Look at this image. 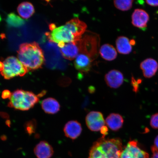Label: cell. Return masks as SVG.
I'll return each mask as SVG.
<instances>
[{"instance_id": "1", "label": "cell", "mask_w": 158, "mask_h": 158, "mask_svg": "<svg viewBox=\"0 0 158 158\" xmlns=\"http://www.w3.org/2000/svg\"><path fill=\"white\" fill-rule=\"evenodd\" d=\"M123 149L119 138L109 139L102 137L91 148L88 158H119Z\"/></svg>"}, {"instance_id": "2", "label": "cell", "mask_w": 158, "mask_h": 158, "mask_svg": "<svg viewBox=\"0 0 158 158\" xmlns=\"http://www.w3.org/2000/svg\"><path fill=\"white\" fill-rule=\"evenodd\" d=\"M17 52L19 60L28 71L40 68L44 64L43 51L36 42L21 44Z\"/></svg>"}, {"instance_id": "3", "label": "cell", "mask_w": 158, "mask_h": 158, "mask_svg": "<svg viewBox=\"0 0 158 158\" xmlns=\"http://www.w3.org/2000/svg\"><path fill=\"white\" fill-rule=\"evenodd\" d=\"M9 99V107L23 111L32 108L39 100L38 97L32 92L22 89L15 90Z\"/></svg>"}, {"instance_id": "4", "label": "cell", "mask_w": 158, "mask_h": 158, "mask_svg": "<svg viewBox=\"0 0 158 158\" xmlns=\"http://www.w3.org/2000/svg\"><path fill=\"white\" fill-rule=\"evenodd\" d=\"M3 62L4 69L1 73L6 80L15 77L24 76L28 71L19 59L15 56L8 57Z\"/></svg>"}, {"instance_id": "5", "label": "cell", "mask_w": 158, "mask_h": 158, "mask_svg": "<svg viewBox=\"0 0 158 158\" xmlns=\"http://www.w3.org/2000/svg\"><path fill=\"white\" fill-rule=\"evenodd\" d=\"M48 35V38L53 42L69 43L77 41L70 30L66 25L62 26L51 31Z\"/></svg>"}, {"instance_id": "6", "label": "cell", "mask_w": 158, "mask_h": 158, "mask_svg": "<svg viewBox=\"0 0 158 158\" xmlns=\"http://www.w3.org/2000/svg\"><path fill=\"white\" fill-rule=\"evenodd\" d=\"M119 158H149V155L142 149L138 142L130 141L123 149Z\"/></svg>"}, {"instance_id": "7", "label": "cell", "mask_w": 158, "mask_h": 158, "mask_svg": "<svg viewBox=\"0 0 158 158\" xmlns=\"http://www.w3.org/2000/svg\"><path fill=\"white\" fill-rule=\"evenodd\" d=\"M85 121L89 129L94 132L100 131L106 123L103 114L98 111H92L89 113L86 116Z\"/></svg>"}, {"instance_id": "8", "label": "cell", "mask_w": 158, "mask_h": 158, "mask_svg": "<svg viewBox=\"0 0 158 158\" xmlns=\"http://www.w3.org/2000/svg\"><path fill=\"white\" fill-rule=\"evenodd\" d=\"M81 40L67 43L64 47L60 48L63 57L68 60H72L76 59L81 51Z\"/></svg>"}, {"instance_id": "9", "label": "cell", "mask_w": 158, "mask_h": 158, "mask_svg": "<svg viewBox=\"0 0 158 158\" xmlns=\"http://www.w3.org/2000/svg\"><path fill=\"white\" fill-rule=\"evenodd\" d=\"M65 25L70 30L77 41L80 40L87 28L86 23L78 18L70 20Z\"/></svg>"}, {"instance_id": "10", "label": "cell", "mask_w": 158, "mask_h": 158, "mask_svg": "<svg viewBox=\"0 0 158 158\" xmlns=\"http://www.w3.org/2000/svg\"><path fill=\"white\" fill-rule=\"evenodd\" d=\"M105 80L106 84L110 88L116 89L123 84L124 77L120 71L113 70H110L106 75Z\"/></svg>"}, {"instance_id": "11", "label": "cell", "mask_w": 158, "mask_h": 158, "mask_svg": "<svg viewBox=\"0 0 158 158\" xmlns=\"http://www.w3.org/2000/svg\"><path fill=\"white\" fill-rule=\"evenodd\" d=\"M149 19V15L145 10L136 9L132 15V23L134 26L144 29L147 27Z\"/></svg>"}, {"instance_id": "12", "label": "cell", "mask_w": 158, "mask_h": 158, "mask_svg": "<svg viewBox=\"0 0 158 158\" xmlns=\"http://www.w3.org/2000/svg\"><path fill=\"white\" fill-rule=\"evenodd\" d=\"M34 152L37 158H51L54 153L52 146L46 141L40 142L35 146Z\"/></svg>"}, {"instance_id": "13", "label": "cell", "mask_w": 158, "mask_h": 158, "mask_svg": "<svg viewBox=\"0 0 158 158\" xmlns=\"http://www.w3.org/2000/svg\"><path fill=\"white\" fill-rule=\"evenodd\" d=\"M65 136L72 139H75L81 135L82 128L81 124L76 120H71L67 123L64 129Z\"/></svg>"}, {"instance_id": "14", "label": "cell", "mask_w": 158, "mask_h": 158, "mask_svg": "<svg viewBox=\"0 0 158 158\" xmlns=\"http://www.w3.org/2000/svg\"><path fill=\"white\" fill-rule=\"evenodd\" d=\"M92 60L89 55L84 53H80L75 59V68L80 72H88L90 70Z\"/></svg>"}, {"instance_id": "15", "label": "cell", "mask_w": 158, "mask_h": 158, "mask_svg": "<svg viewBox=\"0 0 158 158\" xmlns=\"http://www.w3.org/2000/svg\"><path fill=\"white\" fill-rule=\"evenodd\" d=\"M140 68L143 70V76L145 78H150L156 73L158 69L157 62L153 59H145L140 64Z\"/></svg>"}, {"instance_id": "16", "label": "cell", "mask_w": 158, "mask_h": 158, "mask_svg": "<svg viewBox=\"0 0 158 158\" xmlns=\"http://www.w3.org/2000/svg\"><path fill=\"white\" fill-rule=\"evenodd\" d=\"M41 106L44 112L48 114L58 113L60 108V105L58 101L52 98L45 99L41 102Z\"/></svg>"}, {"instance_id": "17", "label": "cell", "mask_w": 158, "mask_h": 158, "mask_svg": "<svg viewBox=\"0 0 158 158\" xmlns=\"http://www.w3.org/2000/svg\"><path fill=\"white\" fill-rule=\"evenodd\" d=\"M124 120L120 114L116 113L110 114L106 120V123L108 127L112 130L116 131L123 126Z\"/></svg>"}, {"instance_id": "18", "label": "cell", "mask_w": 158, "mask_h": 158, "mask_svg": "<svg viewBox=\"0 0 158 158\" xmlns=\"http://www.w3.org/2000/svg\"><path fill=\"white\" fill-rule=\"evenodd\" d=\"M116 46L120 54H128L131 52L132 48L129 39L126 37H118L116 40Z\"/></svg>"}, {"instance_id": "19", "label": "cell", "mask_w": 158, "mask_h": 158, "mask_svg": "<svg viewBox=\"0 0 158 158\" xmlns=\"http://www.w3.org/2000/svg\"><path fill=\"white\" fill-rule=\"evenodd\" d=\"M100 53L102 58L108 61L113 60L117 56V53L115 49L109 44L102 45L100 48Z\"/></svg>"}, {"instance_id": "20", "label": "cell", "mask_w": 158, "mask_h": 158, "mask_svg": "<svg viewBox=\"0 0 158 158\" xmlns=\"http://www.w3.org/2000/svg\"><path fill=\"white\" fill-rule=\"evenodd\" d=\"M17 11L22 18L27 19L30 18L34 13L35 9L31 3L24 2L19 6L17 8Z\"/></svg>"}, {"instance_id": "21", "label": "cell", "mask_w": 158, "mask_h": 158, "mask_svg": "<svg viewBox=\"0 0 158 158\" xmlns=\"http://www.w3.org/2000/svg\"><path fill=\"white\" fill-rule=\"evenodd\" d=\"M6 22L9 26L13 27H20L24 23V20L13 13L8 15Z\"/></svg>"}, {"instance_id": "22", "label": "cell", "mask_w": 158, "mask_h": 158, "mask_svg": "<svg viewBox=\"0 0 158 158\" xmlns=\"http://www.w3.org/2000/svg\"><path fill=\"white\" fill-rule=\"evenodd\" d=\"M114 4L115 7L120 10L126 11L130 10L132 7L133 1H114Z\"/></svg>"}, {"instance_id": "23", "label": "cell", "mask_w": 158, "mask_h": 158, "mask_svg": "<svg viewBox=\"0 0 158 158\" xmlns=\"http://www.w3.org/2000/svg\"><path fill=\"white\" fill-rule=\"evenodd\" d=\"M36 120L34 119L29 120L25 123L24 127L26 133L29 135H32L35 133L37 128Z\"/></svg>"}, {"instance_id": "24", "label": "cell", "mask_w": 158, "mask_h": 158, "mask_svg": "<svg viewBox=\"0 0 158 158\" xmlns=\"http://www.w3.org/2000/svg\"><path fill=\"white\" fill-rule=\"evenodd\" d=\"M150 124L154 129H158V113L152 116Z\"/></svg>"}, {"instance_id": "25", "label": "cell", "mask_w": 158, "mask_h": 158, "mask_svg": "<svg viewBox=\"0 0 158 158\" xmlns=\"http://www.w3.org/2000/svg\"><path fill=\"white\" fill-rule=\"evenodd\" d=\"M142 82L141 79H138L137 81H136L133 77L132 78L131 83L132 86L133 87V90L135 92H137L139 88V85L141 84Z\"/></svg>"}, {"instance_id": "26", "label": "cell", "mask_w": 158, "mask_h": 158, "mask_svg": "<svg viewBox=\"0 0 158 158\" xmlns=\"http://www.w3.org/2000/svg\"><path fill=\"white\" fill-rule=\"evenodd\" d=\"M12 93L8 90H3L2 94V98L3 99L10 98Z\"/></svg>"}, {"instance_id": "27", "label": "cell", "mask_w": 158, "mask_h": 158, "mask_svg": "<svg viewBox=\"0 0 158 158\" xmlns=\"http://www.w3.org/2000/svg\"><path fill=\"white\" fill-rule=\"evenodd\" d=\"M153 155L151 158H158V151L155 146H152L151 148Z\"/></svg>"}, {"instance_id": "28", "label": "cell", "mask_w": 158, "mask_h": 158, "mask_svg": "<svg viewBox=\"0 0 158 158\" xmlns=\"http://www.w3.org/2000/svg\"><path fill=\"white\" fill-rule=\"evenodd\" d=\"M101 133L102 135V137H105L108 134V128L106 126H104L102 127L100 130Z\"/></svg>"}, {"instance_id": "29", "label": "cell", "mask_w": 158, "mask_h": 158, "mask_svg": "<svg viewBox=\"0 0 158 158\" xmlns=\"http://www.w3.org/2000/svg\"><path fill=\"white\" fill-rule=\"evenodd\" d=\"M146 2L148 5L152 6H158V1H147Z\"/></svg>"}, {"instance_id": "30", "label": "cell", "mask_w": 158, "mask_h": 158, "mask_svg": "<svg viewBox=\"0 0 158 158\" xmlns=\"http://www.w3.org/2000/svg\"><path fill=\"white\" fill-rule=\"evenodd\" d=\"M0 116L5 119H8L9 118V114L5 112H0Z\"/></svg>"}, {"instance_id": "31", "label": "cell", "mask_w": 158, "mask_h": 158, "mask_svg": "<svg viewBox=\"0 0 158 158\" xmlns=\"http://www.w3.org/2000/svg\"><path fill=\"white\" fill-rule=\"evenodd\" d=\"M154 146H155L158 151V135H157L155 138V141H154Z\"/></svg>"}, {"instance_id": "32", "label": "cell", "mask_w": 158, "mask_h": 158, "mask_svg": "<svg viewBox=\"0 0 158 158\" xmlns=\"http://www.w3.org/2000/svg\"><path fill=\"white\" fill-rule=\"evenodd\" d=\"M46 94V91L44 90L43 91L41 92L38 95H37V96L39 98L42 97L43 96H44V95Z\"/></svg>"}, {"instance_id": "33", "label": "cell", "mask_w": 158, "mask_h": 158, "mask_svg": "<svg viewBox=\"0 0 158 158\" xmlns=\"http://www.w3.org/2000/svg\"><path fill=\"white\" fill-rule=\"evenodd\" d=\"M4 69V64L2 62L0 61V72H1Z\"/></svg>"}, {"instance_id": "34", "label": "cell", "mask_w": 158, "mask_h": 158, "mask_svg": "<svg viewBox=\"0 0 158 158\" xmlns=\"http://www.w3.org/2000/svg\"><path fill=\"white\" fill-rule=\"evenodd\" d=\"M130 44L132 45H134L135 44V41L134 40H131L130 41Z\"/></svg>"}, {"instance_id": "35", "label": "cell", "mask_w": 158, "mask_h": 158, "mask_svg": "<svg viewBox=\"0 0 158 158\" xmlns=\"http://www.w3.org/2000/svg\"><path fill=\"white\" fill-rule=\"evenodd\" d=\"M6 124L7 126H9V127H10L11 124V122L9 120H7L6 121Z\"/></svg>"}, {"instance_id": "36", "label": "cell", "mask_w": 158, "mask_h": 158, "mask_svg": "<svg viewBox=\"0 0 158 158\" xmlns=\"http://www.w3.org/2000/svg\"><path fill=\"white\" fill-rule=\"evenodd\" d=\"M4 137V135L3 136V135L2 136V137L1 138V139L2 140H5L6 139V137H5H5Z\"/></svg>"}]
</instances>
